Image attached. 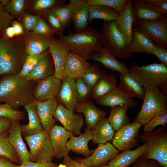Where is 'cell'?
<instances>
[{
	"label": "cell",
	"mask_w": 167,
	"mask_h": 167,
	"mask_svg": "<svg viewBox=\"0 0 167 167\" xmlns=\"http://www.w3.org/2000/svg\"><path fill=\"white\" fill-rule=\"evenodd\" d=\"M34 82L18 74L3 75L0 79V103H7L15 109L24 107L34 100Z\"/></svg>",
	"instance_id": "6da1fadb"
},
{
	"label": "cell",
	"mask_w": 167,
	"mask_h": 167,
	"mask_svg": "<svg viewBox=\"0 0 167 167\" xmlns=\"http://www.w3.org/2000/svg\"><path fill=\"white\" fill-rule=\"evenodd\" d=\"M59 39L70 52L77 54L87 60L103 47L101 34L89 26L81 31L62 35Z\"/></svg>",
	"instance_id": "7a4b0ae2"
},
{
	"label": "cell",
	"mask_w": 167,
	"mask_h": 167,
	"mask_svg": "<svg viewBox=\"0 0 167 167\" xmlns=\"http://www.w3.org/2000/svg\"><path fill=\"white\" fill-rule=\"evenodd\" d=\"M28 55L21 41L0 37V76L19 74Z\"/></svg>",
	"instance_id": "3957f363"
},
{
	"label": "cell",
	"mask_w": 167,
	"mask_h": 167,
	"mask_svg": "<svg viewBox=\"0 0 167 167\" xmlns=\"http://www.w3.org/2000/svg\"><path fill=\"white\" fill-rule=\"evenodd\" d=\"M129 70L144 88L154 87L167 95V66L165 64L153 63L139 66L133 63Z\"/></svg>",
	"instance_id": "277c9868"
},
{
	"label": "cell",
	"mask_w": 167,
	"mask_h": 167,
	"mask_svg": "<svg viewBox=\"0 0 167 167\" xmlns=\"http://www.w3.org/2000/svg\"><path fill=\"white\" fill-rule=\"evenodd\" d=\"M116 21H104L101 33L103 47L115 57L122 59L128 58L133 54Z\"/></svg>",
	"instance_id": "5b68a950"
},
{
	"label": "cell",
	"mask_w": 167,
	"mask_h": 167,
	"mask_svg": "<svg viewBox=\"0 0 167 167\" xmlns=\"http://www.w3.org/2000/svg\"><path fill=\"white\" fill-rule=\"evenodd\" d=\"M145 88L143 103L135 120L142 125L147 123L158 113L167 109V95L154 87Z\"/></svg>",
	"instance_id": "8992f818"
},
{
	"label": "cell",
	"mask_w": 167,
	"mask_h": 167,
	"mask_svg": "<svg viewBox=\"0 0 167 167\" xmlns=\"http://www.w3.org/2000/svg\"><path fill=\"white\" fill-rule=\"evenodd\" d=\"M141 141L147 142V150L141 158L156 161L163 167H167V134L166 131L157 130L145 132L141 136Z\"/></svg>",
	"instance_id": "52a82bcc"
},
{
	"label": "cell",
	"mask_w": 167,
	"mask_h": 167,
	"mask_svg": "<svg viewBox=\"0 0 167 167\" xmlns=\"http://www.w3.org/2000/svg\"><path fill=\"white\" fill-rule=\"evenodd\" d=\"M24 138L28 145L34 162L45 163L52 161L54 152L49 131H43Z\"/></svg>",
	"instance_id": "ba28073f"
},
{
	"label": "cell",
	"mask_w": 167,
	"mask_h": 167,
	"mask_svg": "<svg viewBox=\"0 0 167 167\" xmlns=\"http://www.w3.org/2000/svg\"><path fill=\"white\" fill-rule=\"evenodd\" d=\"M143 125L134 121L125 124L117 131L113 140L114 147L120 151L130 150L136 145L139 129Z\"/></svg>",
	"instance_id": "9c48e42d"
},
{
	"label": "cell",
	"mask_w": 167,
	"mask_h": 167,
	"mask_svg": "<svg viewBox=\"0 0 167 167\" xmlns=\"http://www.w3.org/2000/svg\"><path fill=\"white\" fill-rule=\"evenodd\" d=\"M135 27L145 33L156 46L167 48V18L157 20L134 22Z\"/></svg>",
	"instance_id": "30bf717a"
},
{
	"label": "cell",
	"mask_w": 167,
	"mask_h": 167,
	"mask_svg": "<svg viewBox=\"0 0 167 167\" xmlns=\"http://www.w3.org/2000/svg\"><path fill=\"white\" fill-rule=\"evenodd\" d=\"M119 153L111 144H99L92 154L85 158L75 160L80 163L90 167H101L105 166Z\"/></svg>",
	"instance_id": "8fae6325"
},
{
	"label": "cell",
	"mask_w": 167,
	"mask_h": 167,
	"mask_svg": "<svg viewBox=\"0 0 167 167\" xmlns=\"http://www.w3.org/2000/svg\"><path fill=\"white\" fill-rule=\"evenodd\" d=\"M61 104L58 105L53 115L54 119L59 121L67 131L73 135H79L81 134L84 125L82 115L75 114Z\"/></svg>",
	"instance_id": "7c38bea8"
},
{
	"label": "cell",
	"mask_w": 167,
	"mask_h": 167,
	"mask_svg": "<svg viewBox=\"0 0 167 167\" xmlns=\"http://www.w3.org/2000/svg\"><path fill=\"white\" fill-rule=\"evenodd\" d=\"M61 85V80L54 75L38 81L33 91V98L37 101L56 98Z\"/></svg>",
	"instance_id": "4fadbf2b"
},
{
	"label": "cell",
	"mask_w": 167,
	"mask_h": 167,
	"mask_svg": "<svg viewBox=\"0 0 167 167\" xmlns=\"http://www.w3.org/2000/svg\"><path fill=\"white\" fill-rule=\"evenodd\" d=\"M131 8L134 22L151 21L167 18L156 7L144 0H132Z\"/></svg>",
	"instance_id": "5bb4252c"
},
{
	"label": "cell",
	"mask_w": 167,
	"mask_h": 167,
	"mask_svg": "<svg viewBox=\"0 0 167 167\" xmlns=\"http://www.w3.org/2000/svg\"><path fill=\"white\" fill-rule=\"evenodd\" d=\"M48 50L53 58L54 65V75L62 80L66 75L64 67L69 51L60 39L53 38L50 43Z\"/></svg>",
	"instance_id": "9a60e30c"
},
{
	"label": "cell",
	"mask_w": 167,
	"mask_h": 167,
	"mask_svg": "<svg viewBox=\"0 0 167 167\" xmlns=\"http://www.w3.org/2000/svg\"><path fill=\"white\" fill-rule=\"evenodd\" d=\"M51 142L54 152V157L61 159L68 154L70 151L66 148L68 139L73 135L63 127L55 125L49 131Z\"/></svg>",
	"instance_id": "2e32d148"
},
{
	"label": "cell",
	"mask_w": 167,
	"mask_h": 167,
	"mask_svg": "<svg viewBox=\"0 0 167 167\" xmlns=\"http://www.w3.org/2000/svg\"><path fill=\"white\" fill-rule=\"evenodd\" d=\"M8 141L18 154L22 163L27 161L34 162L32 156L27 150L23 140L19 120L12 121Z\"/></svg>",
	"instance_id": "e0dca14e"
},
{
	"label": "cell",
	"mask_w": 167,
	"mask_h": 167,
	"mask_svg": "<svg viewBox=\"0 0 167 167\" xmlns=\"http://www.w3.org/2000/svg\"><path fill=\"white\" fill-rule=\"evenodd\" d=\"M54 61L48 49L41 54L36 64L26 77L28 80L38 81L54 75Z\"/></svg>",
	"instance_id": "ac0fdd59"
},
{
	"label": "cell",
	"mask_w": 167,
	"mask_h": 167,
	"mask_svg": "<svg viewBox=\"0 0 167 167\" xmlns=\"http://www.w3.org/2000/svg\"><path fill=\"white\" fill-rule=\"evenodd\" d=\"M62 104L74 112L78 103L75 79L65 75L61 80V85L57 96Z\"/></svg>",
	"instance_id": "d6986e66"
},
{
	"label": "cell",
	"mask_w": 167,
	"mask_h": 167,
	"mask_svg": "<svg viewBox=\"0 0 167 167\" xmlns=\"http://www.w3.org/2000/svg\"><path fill=\"white\" fill-rule=\"evenodd\" d=\"M58 105L56 98L36 101V109L44 131H49L55 125L56 121L53 115Z\"/></svg>",
	"instance_id": "ffe728a7"
},
{
	"label": "cell",
	"mask_w": 167,
	"mask_h": 167,
	"mask_svg": "<svg viewBox=\"0 0 167 167\" xmlns=\"http://www.w3.org/2000/svg\"><path fill=\"white\" fill-rule=\"evenodd\" d=\"M87 60L84 58L70 52L65 66V75L75 79L82 77L90 66Z\"/></svg>",
	"instance_id": "44dd1931"
},
{
	"label": "cell",
	"mask_w": 167,
	"mask_h": 167,
	"mask_svg": "<svg viewBox=\"0 0 167 167\" xmlns=\"http://www.w3.org/2000/svg\"><path fill=\"white\" fill-rule=\"evenodd\" d=\"M96 102L99 105L111 108L123 105L132 108L138 104L137 101L122 91L118 86Z\"/></svg>",
	"instance_id": "7402d4cb"
},
{
	"label": "cell",
	"mask_w": 167,
	"mask_h": 167,
	"mask_svg": "<svg viewBox=\"0 0 167 167\" xmlns=\"http://www.w3.org/2000/svg\"><path fill=\"white\" fill-rule=\"evenodd\" d=\"M148 145V143L146 142L135 150H128L119 153L108 162L107 167H130L144 154Z\"/></svg>",
	"instance_id": "603a6c76"
},
{
	"label": "cell",
	"mask_w": 167,
	"mask_h": 167,
	"mask_svg": "<svg viewBox=\"0 0 167 167\" xmlns=\"http://www.w3.org/2000/svg\"><path fill=\"white\" fill-rule=\"evenodd\" d=\"M74 6L72 22L75 32L81 31L88 26L90 5L86 0H70Z\"/></svg>",
	"instance_id": "cb8c5ba5"
},
{
	"label": "cell",
	"mask_w": 167,
	"mask_h": 167,
	"mask_svg": "<svg viewBox=\"0 0 167 167\" xmlns=\"http://www.w3.org/2000/svg\"><path fill=\"white\" fill-rule=\"evenodd\" d=\"M119 75L120 84L118 87L130 97L143 100L145 89L130 72Z\"/></svg>",
	"instance_id": "d4e9b609"
},
{
	"label": "cell",
	"mask_w": 167,
	"mask_h": 167,
	"mask_svg": "<svg viewBox=\"0 0 167 167\" xmlns=\"http://www.w3.org/2000/svg\"><path fill=\"white\" fill-rule=\"evenodd\" d=\"M75 110L84 114L87 127L92 130L98 121L106 115L105 111L99 109L90 101L78 102Z\"/></svg>",
	"instance_id": "484cf974"
},
{
	"label": "cell",
	"mask_w": 167,
	"mask_h": 167,
	"mask_svg": "<svg viewBox=\"0 0 167 167\" xmlns=\"http://www.w3.org/2000/svg\"><path fill=\"white\" fill-rule=\"evenodd\" d=\"M156 46L144 32L135 27L132 29V40L130 45L131 53H145L152 55Z\"/></svg>",
	"instance_id": "4316f807"
},
{
	"label": "cell",
	"mask_w": 167,
	"mask_h": 167,
	"mask_svg": "<svg viewBox=\"0 0 167 167\" xmlns=\"http://www.w3.org/2000/svg\"><path fill=\"white\" fill-rule=\"evenodd\" d=\"M92 139V129L87 127L84 133H81L78 136L71 137L66 143V148L69 151L71 150L87 157L93 152L89 149L88 146V142Z\"/></svg>",
	"instance_id": "83f0119b"
},
{
	"label": "cell",
	"mask_w": 167,
	"mask_h": 167,
	"mask_svg": "<svg viewBox=\"0 0 167 167\" xmlns=\"http://www.w3.org/2000/svg\"><path fill=\"white\" fill-rule=\"evenodd\" d=\"M89 59L98 62L106 68L119 73L130 72L125 65L118 60L104 47L92 55Z\"/></svg>",
	"instance_id": "f1b7e54d"
},
{
	"label": "cell",
	"mask_w": 167,
	"mask_h": 167,
	"mask_svg": "<svg viewBox=\"0 0 167 167\" xmlns=\"http://www.w3.org/2000/svg\"><path fill=\"white\" fill-rule=\"evenodd\" d=\"M52 36L29 33L26 38L25 44L28 55L41 54L48 49L53 39Z\"/></svg>",
	"instance_id": "f546056e"
},
{
	"label": "cell",
	"mask_w": 167,
	"mask_h": 167,
	"mask_svg": "<svg viewBox=\"0 0 167 167\" xmlns=\"http://www.w3.org/2000/svg\"><path fill=\"white\" fill-rule=\"evenodd\" d=\"M36 101L34 100L24 106L29 119L28 123L21 125L22 135L24 136L31 135L43 131L36 107Z\"/></svg>",
	"instance_id": "4dcf8cb0"
},
{
	"label": "cell",
	"mask_w": 167,
	"mask_h": 167,
	"mask_svg": "<svg viewBox=\"0 0 167 167\" xmlns=\"http://www.w3.org/2000/svg\"><path fill=\"white\" fill-rule=\"evenodd\" d=\"M132 1L129 0L125 8L120 13L118 19L116 21L119 29L124 36L129 47L132 40V27L134 23L131 8Z\"/></svg>",
	"instance_id": "1f68e13d"
},
{
	"label": "cell",
	"mask_w": 167,
	"mask_h": 167,
	"mask_svg": "<svg viewBox=\"0 0 167 167\" xmlns=\"http://www.w3.org/2000/svg\"><path fill=\"white\" fill-rule=\"evenodd\" d=\"M115 131L107 118H101L92 130L93 143L95 144L106 143L113 138Z\"/></svg>",
	"instance_id": "d6a6232c"
},
{
	"label": "cell",
	"mask_w": 167,
	"mask_h": 167,
	"mask_svg": "<svg viewBox=\"0 0 167 167\" xmlns=\"http://www.w3.org/2000/svg\"><path fill=\"white\" fill-rule=\"evenodd\" d=\"M118 86L115 75L105 74L92 88V98L97 101Z\"/></svg>",
	"instance_id": "836d02e7"
},
{
	"label": "cell",
	"mask_w": 167,
	"mask_h": 167,
	"mask_svg": "<svg viewBox=\"0 0 167 167\" xmlns=\"http://www.w3.org/2000/svg\"><path fill=\"white\" fill-rule=\"evenodd\" d=\"M120 13L110 7L101 5H90L88 23L95 19H101L104 21L117 20Z\"/></svg>",
	"instance_id": "e575fe53"
},
{
	"label": "cell",
	"mask_w": 167,
	"mask_h": 167,
	"mask_svg": "<svg viewBox=\"0 0 167 167\" xmlns=\"http://www.w3.org/2000/svg\"><path fill=\"white\" fill-rule=\"evenodd\" d=\"M129 108L127 105L111 108L107 120L115 130L118 131L123 125L129 122V119L126 114Z\"/></svg>",
	"instance_id": "d590c367"
},
{
	"label": "cell",
	"mask_w": 167,
	"mask_h": 167,
	"mask_svg": "<svg viewBox=\"0 0 167 167\" xmlns=\"http://www.w3.org/2000/svg\"><path fill=\"white\" fill-rule=\"evenodd\" d=\"M9 131L0 134V156H4L13 163H22L20 158L8 141Z\"/></svg>",
	"instance_id": "8d00e7d4"
},
{
	"label": "cell",
	"mask_w": 167,
	"mask_h": 167,
	"mask_svg": "<svg viewBox=\"0 0 167 167\" xmlns=\"http://www.w3.org/2000/svg\"><path fill=\"white\" fill-rule=\"evenodd\" d=\"M51 10L65 28L69 26L72 21L74 11V6L72 2L61 7H54Z\"/></svg>",
	"instance_id": "74e56055"
},
{
	"label": "cell",
	"mask_w": 167,
	"mask_h": 167,
	"mask_svg": "<svg viewBox=\"0 0 167 167\" xmlns=\"http://www.w3.org/2000/svg\"><path fill=\"white\" fill-rule=\"evenodd\" d=\"M105 74L99 66L92 65H90L82 78L85 84L92 89L99 80Z\"/></svg>",
	"instance_id": "f35d334b"
},
{
	"label": "cell",
	"mask_w": 167,
	"mask_h": 167,
	"mask_svg": "<svg viewBox=\"0 0 167 167\" xmlns=\"http://www.w3.org/2000/svg\"><path fill=\"white\" fill-rule=\"evenodd\" d=\"M24 112L14 109L7 103L0 104V117L10 119L12 121L24 119Z\"/></svg>",
	"instance_id": "ab89813d"
},
{
	"label": "cell",
	"mask_w": 167,
	"mask_h": 167,
	"mask_svg": "<svg viewBox=\"0 0 167 167\" xmlns=\"http://www.w3.org/2000/svg\"><path fill=\"white\" fill-rule=\"evenodd\" d=\"M90 5L105 6L121 13L125 8L129 0H86Z\"/></svg>",
	"instance_id": "60d3db41"
},
{
	"label": "cell",
	"mask_w": 167,
	"mask_h": 167,
	"mask_svg": "<svg viewBox=\"0 0 167 167\" xmlns=\"http://www.w3.org/2000/svg\"><path fill=\"white\" fill-rule=\"evenodd\" d=\"M75 84L77 95L78 102L88 101L87 100L92 95V89L88 86L82 77L75 79Z\"/></svg>",
	"instance_id": "b9f144b4"
},
{
	"label": "cell",
	"mask_w": 167,
	"mask_h": 167,
	"mask_svg": "<svg viewBox=\"0 0 167 167\" xmlns=\"http://www.w3.org/2000/svg\"><path fill=\"white\" fill-rule=\"evenodd\" d=\"M167 123V109H165L154 116L147 123L144 125L145 132L152 131L159 125L165 126Z\"/></svg>",
	"instance_id": "7bdbcfd3"
},
{
	"label": "cell",
	"mask_w": 167,
	"mask_h": 167,
	"mask_svg": "<svg viewBox=\"0 0 167 167\" xmlns=\"http://www.w3.org/2000/svg\"><path fill=\"white\" fill-rule=\"evenodd\" d=\"M41 54L28 55L25 58L22 70L18 75L24 77H26L36 64Z\"/></svg>",
	"instance_id": "ee69618b"
},
{
	"label": "cell",
	"mask_w": 167,
	"mask_h": 167,
	"mask_svg": "<svg viewBox=\"0 0 167 167\" xmlns=\"http://www.w3.org/2000/svg\"><path fill=\"white\" fill-rule=\"evenodd\" d=\"M25 1L24 0H12L4 7L5 11L13 15L21 14L24 11Z\"/></svg>",
	"instance_id": "f6af8a7d"
},
{
	"label": "cell",
	"mask_w": 167,
	"mask_h": 167,
	"mask_svg": "<svg viewBox=\"0 0 167 167\" xmlns=\"http://www.w3.org/2000/svg\"><path fill=\"white\" fill-rule=\"evenodd\" d=\"M33 33L40 35L53 36L54 32L44 20L39 18L32 29Z\"/></svg>",
	"instance_id": "bcb514c9"
},
{
	"label": "cell",
	"mask_w": 167,
	"mask_h": 167,
	"mask_svg": "<svg viewBox=\"0 0 167 167\" xmlns=\"http://www.w3.org/2000/svg\"><path fill=\"white\" fill-rule=\"evenodd\" d=\"M48 20L55 32L58 33L60 36L62 35L64 28L62 26L57 17L51 10L48 11L46 13Z\"/></svg>",
	"instance_id": "7dc6e473"
},
{
	"label": "cell",
	"mask_w": 167,
	"mask_h": 167,
	"mask_svg": "<svg viewBox=\"0 0 167 167\" xmlns=\"http://www.w3.org/2000/svg\"><path fill=\"white\" fill-rule=\"evenodd\" d=\"M14 17L6 12L0 4V34L9 27Z\"/></svg>",
	"instance_id": "c3c4849f"
},
{
	"label": "cell",
	"mask_w": 167,
	"mask_h": 167,
	"mask_svg": "<svg viewBox=\"0 0 167 167\" xmlns=\"http://www.w3.org/2000/svg\"><path fill=\"white\" fill-rule=\"evenodd\" d=\"M129 167H163L154 160H145L141 157Z\"/></svg>",
	"instance_id": "681fc988"
},
{
	"label": "cell",
	"mask_w": 167,
	"mask_h": 167,
	"mask_svg": "<svg viewBox=\"0 0 167 167\" xmlns=\"http://www.w3.org/2000/svg\"><path fill=\"white\" fill-rule=\"evenodd\" d=\"M152 55L156 56L161 63L167 66V48L156 46L152 52Z\"/></svg>",
	"instance_id": "f907efd6"
},
{
	"label": "cell",
	"mask_w": 167,
	"mask_h": 167,
	"mask_svg": "<svg viewBox=\"0 0 167 167\" xmlns=\"http://www.w3.org/2000/svg\"><path fill=\"white\" fill-rule=\"evenodd\" d=\"M144 1L156 7L164 15L167 16V0H144Z\"/></svg>",
	"instance_id": "816d5d0a"
},
{
	"label": "cell",
	"mask_w": 167,
	"mask_h": 167,
	"mask_svg": "<svg viewBox=\"0 0 167 167\" xmlns=\"http://www.w3.org/2000/svg\"><path fill=\"white\" fill-rule=\"evenodd\" d=\"M57 166V164L52 161L45 163H39L27 161L22 163L20 165H15L14 167H56Z\"/></svg>",
	"instance_id": "f5cc1de1"
},
{
	"label": "cell",
	"mask_w": 167,
	"mask_h": 167,
	"mask_svg": "<svg viewBox=\"0 0 167 167\" xmlns=\"http://www.w3.org/2000/svg\"><path fill=\"white\" fill-rule=\"evenodd\" d=\"M38 18L36 16L29 14L25 15L24 18V24L28 30H32L36 24Z\"/></svg>",
	"instance_id": "db71d44e"
},
{
	"label": "cell",
	"mask_w": 167,
	"mask_h": 167,
	"mask_svg": "<svg viewBox=\"0 0 167 167\" xmlns=\"http://www.w3.org/2000/svg\"><path fill=\"white\" fill-rule=\"evenodd\" d=\"M56 2L55 0H38L35 3L34 9L36 10L46 9L53 6Z\"/></svg>",
	"instance_id": "11a10c76"
},
{
	"label": "cell",
	"mask_w": 167,
	"mask_h": 167,
	"mask_svg": "<svg viewBox=\"0 0 167 167\" xmlns=\"http://www.w3.org/2000/svg\"><path fill=\"white\" fill-rule=\"evenodd\" d=\"M62 163L65 164L66 167H90L83 165L75 160H73L68 154L64 157ZM101 167H107V165Z\"/></svg>",
	"instance_id": "9f6ffc18"
},
{
	"label": "cell",
	"mask_w": 167,
	"mask_h": 167,
	"mask_svg": "<svg viewBox=\"0 0 167 167\" xmlns=\"http://www.w3.org/2000/svg\"><path fill=\"white\" fill-rule=\"evenodd\" d=\"M12 122L9 119L0 117V134L9 131Z\"/></svg>",
	"instance_id": "6f0895ef"
},
{
	"label": "cell",
	"mask_w": 167,
	"mask_h": 167,
	"mask_svg": "<svg viewBox=\"0 0 167 167\" xmlns=\"http://www.w3.org/2000/svg\"><path fill=\"white\" fill-rule=\"evenodd\" d=\"M15 165L7 158L0 156V167H14Z\"/></svg>",
	"instance_id": "680465c9"
},
{
	"label": "cell",
	"mask_w": 167,
	"mask_h": 167,
	"mask_svg": "<svg viewBox=\"0 0 167 167\" xmlns=\"http://www.w3.org/2000/svg\"><path fill=\"white\" fill-rule=\"evenodd\" d=\"M12 27L15 35H19L23 33V28L21 24L16 21L12 23Z\"/></svg>",
	"instance_id": "91938a15"
},
{
	"label": "cell",
	"mask_w": 167,
	"mask_h": 167,
	"mask_svg": "<svg viewBox=\"0 0 167 167\" xmlns=\"http://www.w3.org/2000/svg\"><path fill=\"white\" fill-rule=\"evenodd\" d=\"M6 37L8 38H11L13 37L15 34L12 27H8L5 30Z\"/></svg>",
	"instance_id": "94428289"
},
{
	"label": "cell",
	"mask_w": 167,
	"mask_h": 167,
	"mask_svg": "<svg viewBox=\"0 0 167 167\" xmlns=\"http://www.w3.org/2000/svg\"><path fill=\"white\" fill-rule=\"evenodd\" d=\"M9 2V1L7 0H0V4L4 7L8 4Z\"/></svg>",
	"instance_id": "6125c7cd"
},
{
	"label": "cell",
	"mask_w": 167,
	"mask_h": 167,
	"mask_svg": "<svg viewBox=\"0 0 167 167\" xmlns=\"http://www.w3.org/2000/svg\"><path fill=\"white\" fill-rule=\"evenodd\" d=\"M56 167H66V165L60 163L59 165L57 166Z\"/></svg>",
	"instance_id": "be15d7a7"
}]
</instances>
